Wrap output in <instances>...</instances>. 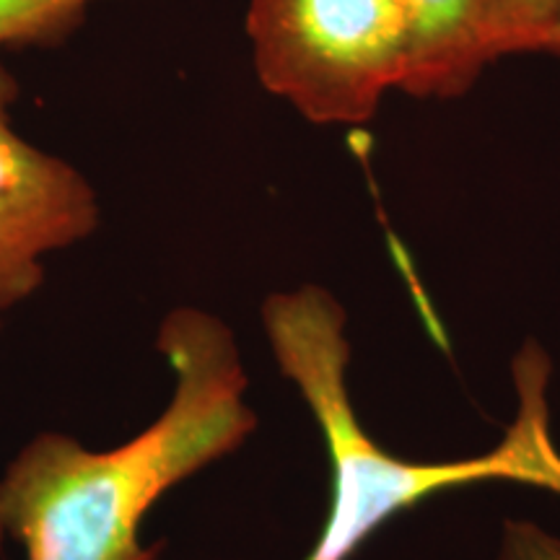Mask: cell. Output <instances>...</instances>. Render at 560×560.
Here are the masks:
<instances>
[{
    "mask_svg": "<svg viewBox=\"0 0 560 560\" xmlns=\"http://www.w3.org/2000/svg\"><path fill=\"white\" fill-rule=\"evenodd\" d=\"M156 348L174 374L172 400L136 439L94 452L42 431L0 472V545L26 560H156L140 540L153 503L247 444L257 431L249 376L231 327L198 306L166 312Z\"/></svg>",
    "mask_w": 560,
    "mask_h": 560,
    "instance_id": "1",
    "label": "cell"
},
{
    "mask_svg": "<svg viewBox=\"0 0 560 560\" xmlns=\"http://www.w3.org/2000/svg\"><path fill=\"white\" fill-rule=\"evenodd\" d=\"M262 330L280 374L310 408L330 462V509L304 560H353L397 514L441 490L506 480L560 495V450L550 433L548 353L527 340L514 359L520 410L495 450L472 459L416 462L384 450L361 425L348 389V314L317 283L265 299Z\"/></svg>",
    "mask_w": 560,
    "mask_h": 560,
    "instance_id": "2",
    "label": "cell"
},
{
    "mask_svg": "<svg viewBox=\"0 0 560 560\" xmlns=\"http://www.w3.org/2000/svg\"><path fill=\"white\" fill-rule=\"evenodd\" d=\"M247 37L265 91L312 125L374 120L408 75L400 0H249Z\"/></svg>",
    "mask_w": 560,
    "mask_h": 560,
    "instance_id": "3",
    "label": "cell"
},
{
    "mask_svg": "<svg viewBox=\"0 0 560 560\" xmlns=\"http://www.w3.org/2000/svg\"><path fill=\"white\" fill-rule=\"evenodd\" d=\"M16 100L19 81L0 62V314L26 304L45 285L47 257L86 242L102 221L86 174L13 128Z\"/></svg>",
    "mask_w": 560,
    "mask_h": 560,
    "instance_id": "4",
    "label": "cell"
},
{
    "mask_svg": "<svg viewBox=\"0 0 560 560\" xmlns=\"http://www.w3.org/2000/svg\"><path fill=\"white\" fill-rule=\"evenodd\" d=\"M408 26V75L416 100L465 96L493 66L488 55L490 0H400Z\"/></svg>",
    "mask_w": 560,
    "mask_h": 560,
    "instance_id": "5",
    "label": "cell"
},
{
    "mask_svg": "<svg viewBox=\"0 0 560 560\" xmlns=\"http://www.w3.org/2000/svg\"><path fill=\"white\" fill-rule=\"evenodd\" d=\"M94 0H0V50L52 47L81 26Z\"/></svg>",
    "mask_w": 560,
    "mask_h": 560,
    "instance_id": "6",
    "label": "cell"
},
{
    "mask_svg": "<svg viewBox=\"0 0 560 560\" xmlns=\"http://www.w3.org/2000/svg\"><path fill=\"white\" fill-rule=\"evenodd\" d=\"M560 16V0H490L488 55L499 62L509 55L540 50L545 34Z\"/></svg>",
    "mask_w": 560,
    "mask_h": 560,
    "instance_id": "7",
    "label": "cell"
},
{
    "mask_svg": "<svg viewBox=\"0 0 560 560\" xmlns=\"http://www.w3.org/2000/svg\"><path fill=\"white\" fill-rule=\"evenodd\" d=\"M495 560H560V537L527 520L503 522Z\"/></svg>",
    "mask_w": 560,
    "mask_h": 560,
    "instance_id": "8",
    "label": "cell"
},
{
    "mask_svg": "<svg viewBox=\"0 0 560 560\" xmlns=\"http://www.w3.org/2000/svg\"><path fill=\"white\" fill-rule=\"evenodd\" d=\"M537 52L552 55V58L560 60V16H558L556 24H552V30L545 34V39L540 42V50H537Z\"/></svg>",
    "mask_w": 560,
    "mask_h": 560,
    "instance_id": "9",
    "label": "cell"
}]
</instances>
